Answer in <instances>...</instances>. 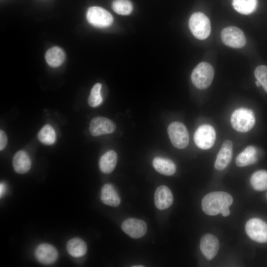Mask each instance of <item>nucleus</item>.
<instances>
[{"mask_svg":"<svg viewBox=\"0 0 267 267\" xmlns=\"http://www.w3.org/2000/svg\"><path fill=\"white\" fill-rule=\"evenodd\" d=\"M233 203L230 194L223 191H215L206 195L202 200V208L204 212L209 216H216Z\"/></svg>","mask_w":267,"mask_h":267,"instance_id":"obj_1","label":"nucleus"},{"mask_svg":"<svg viewBox=\"0 0 267 267\" xmlns=\"http://www.w3.org/2000/svg\"><path fill=\"white\" fill-rule=\"evenodd\" d=\"M253 111L247 108L236 109L232 114L230 122L233 128L237 132L245 133L251 130L255 124Z\"/></svg>","mask_w":267,"mask_h":267,"instance_id":"obj_2","label":"nucleus"},{"mask_svg":"<svg viewBox=\"0 0 267 267\" xmlns=\"http://www.w3.org/2000/svg\"><path fill=\"white\" fill-rule=\"evenodd\" d=\"M214 70L212 66L206 62L198 64L191 74V81L194 86L200 89L208 88L212 83Z\"/></svg>","mask_w":267,"mask_h":267,"instance_id":"obj_3","label":"nucleus"},{"mask_svg":"<svg viewBox=\"0 0 267 267\" xmlns=\"http://www.w3.org/2000/svg\"><path fill=\"white\" fill-rule=\"evenodd\" d=\"M189 27L193 35L199 40L207 38L211 33L210 20L200 12H195L191 15L189 20Z\"/></svg>","mask_w":267,"mask_h":267,"instance_id":"obj_4","label":"nucleus"},{"mask_svg":"<svg viewBox=\"0 0 267 267\" xmlns=\"http://www.w3.org/2000/svg\"><path fill=\"white\" fill-rule=\"evenodd\" d=\"M168 134L172 144L178 149L186 148L189 143V134L185 126L181 123L174 122L168 127Z\"/></svg>","mask_w":267,"mask_h":267,"instance_id":"obj_5","label":"nucleus"},{"mask_svg":"<svg viewBox=\"0 0 267 267\" xmlns=\"http://www.w3.org/2000/svg\"><path fill=\"white\" fill-rule=\"evenodd\" d=\"M245 231L253 240L260 243H267V223L259 218L248 220L245 225Z\"/></svg>","mask_w":267,"mask_h":267,"instance_id":"obj_6","label":"nucleus"},{"mask_svg":"<svg viewBox=\"0 0 267 267\" xmlns=\"http://www.w3.org/2000/svg\"><path fill=\"white\" fill-rule=\"evenodd\" d=\"M86 17L90 24L97 28L109 27L113 21V16L110 13L99 6L89 7L87 11Z\"/></svg>","mask_w":267,"mask_h":267,"instance_id":"obj_7","label":"nucleus"},{"mask_svg":"<svg viewBox=\"0 0 267 267\" xmlns=\"http://www.w3.org/2000/svg\"><path fill=\"white\" fill-rule=\"evenodd\" d=\"M216 140V132L214 128L208 124H204L196 130L194 140L199 148L207 150L211 148Z\"/></svg>","mask_w":267,"mask_h":267,"instance_id":"obj_8","label":"nucleus"},{"mask_svg":"<svg viewBox=\"0 0 267 267\" xmlns=\"http://www.w3.org/2000/svg\"><path fill=\"white\" fill-rule=\"evenodd\" d=\"M221 39L225 45L237 48L243 47L246 42L242 31L235 26L224 28L221 32Z\"/></svg>","mask_w":267,"mask_h":267,"instance_id":"obj_9","label":"nucleus"},{"mask_svg":"<svg viewBox=\"0 0 267 267\" xmlns=\"http://www.w3.org/2000/svg\"><path fill=\"white\" fill-rule=\"evenodd\" d=\"M115 129V123L110 119L103 117H94L89 123V131L94 136L111 134Z\"/></svg>","mask_w":267,"mask_h":267,"instance_id":"obj_10","label":"nucleus"},{"mask_svg":"<svg viewBox=\"0 0 267 267\" xmlns=\"http://www.w3.org/2000/svg\"><path fill=\"white\" fill-rule=\"evenodd\" d=\"M121 227L124 232L133 238L143 236L147 231L146 223L142 220L129 218L123 222Z\"/></svg>","mask_w":267,"mask_h":267,"instance_id":"obj_11","label":"nucleus"},{"mask_svg":"<svg viewBox=\"0 0 267 267\" xmlns=\"http://www.w3.org/2000/svg\"><path fill=\"white\" fill-rule=\"evenodd\" d=\"M220 247L218 239L211 234H206L200 240V249L208 260H212L217 254Z\"/></svg>","mask_w":267,"mask_h":267,"instance_id":"obj_12","label":"nucleus"},{"mask_svg":"<svg viewBox=\"0 0 267 267\" xmlns=\"http://www.w3.org/2000/svg\"><path fill=\"white\" fill-rule=\"evenodd\" d=\"M35 256L37 260L44 265H50L57 259L58 254L56 248L47 243H43L37 247Z\"/></svg>","mask_w":267,"mask_h":267,"instance_id":"obj_13","label":"nucleus"},{"mask_svg":"<svg viewBox=\"0 0 267 267\" xmlns=\"http://www.w3.org/2000/svg\"><path fill=\"white\" fill-rule=\"evenodd\" d=\"M232 149L233 144L231 140H226L223 142L215 162L216 169L222 170L228 166L232 159Z\"/></svg>","mask_w":267,"mask_h":267,"instance_id":"obj_14","label":"nucleus"},{"mask_svg":"<svg viewBox=\"0 0 267 267\" xmlns=\"http://www.w3.org/2000/svg\"><path fill=\"white\" fill-rule=\"evenodd\" d=\"M173 196L170 189L165 185L159 186L154 194V203L157 208L165 210L173 203Z\"/></svg>","mask_w":267,"mask_h":267,"instance_id":"obj_15","label":"nucleus"},{"mask_svg":"<svg viewBox=\"0 0 267 267\" xmlns=\"http://www.w3.org/2000/svg\"><path fill=\"white\" fill-rule=\"evenodd\" d=\"M12 165L14 170L23 174L28 172L31 167V161L28 154L24 151L19 150L14 155Z\"/></svg>","mask_w":267,"mask_h":267,"instance_id":"obj_16","label":"nucleus"},{"mask_svg":"<svg viewBox=\"0 0 267 267\" xmlns=\"http://www.w3.org/2000/svg\"><path fill=\"white\" fill-rule=\"evenodd\" d=\"M100 199L103 203L112 207L118 206L121 202L120 197L114 187L108 183L103 186Z\"/></svg>","mask_w":267,"mask_h":267,"instance_id":"obj_17","label":"nucleus"},{"mask_svg":"<svg viewBox=\"0 0 267 267\" xmlns=\"http://www.w3.org/2000/svg\"><path fill=\"white\" fill-rule=\"evenodd\" d=\"M257 150L253 146H247L236 158L237 166L243 167L256 163L257 162Z\"/></svg>","mask_w":267,"mask_h":267,"instance_id":"obj_18","label":"nucleus"},{"mask_svg":"<svg viewBox=\"0 0 267 267\" xmlns=\"http://www.w3.org/2000/svg\"><path fill=\"white\" fill-rule=\"evenodd\" d=\"M117 162L116 153L114 150H109L101 156L99 161V169L103 173H110L114 170Z\"/></svg>","mask_w":267,"mask_h":267,"instance_id":"obj_19","label":"nucleus"},{"mask_svg":"<svg viewBox=\"0 0 267 267\" xmlns=\"http://www.w3.org/2000/svg\"><path fill=\"white\" fill-rule=\"evenodd\" d=\"M152 164L156 171L164 175L172 176L176 170L175 164L168 159L156 157L153 160Z\"/></svg>","mask_w":267,"mask_h":267,"instance_id":"obj_20","label":"nucleus"},{"mask_svg":"<svg viewBox=\"0 0 267 267\" xmlns=\"http://www.w3.org/2000/svg\"><path fill=\"white\" fill-rule=\"evenodd\" d=\"M66 249L71 256L78 258L86 254L87 251V246L83 240L76 237L72 238L68 241Z\"/></svg>","mask_w":267,"mask_h":267,"instance_id":"obj_21","label":"nucleus"},{"mask_svg":"<svg viewBox=\"0 0 267 267\" xmlns=\"http://www.w3.org/2000/svg\"><path fill=\"white\" fill-rule=\"evenodd\" d=\"M45 58L47 63L51 67H57L61 65L65 58L63 50L58 46H53L46 51Z\"/></svg>","mask_w":267,"mask_h":267,"instance_id":"obj_22","label":"nucleus"},{"mask_svg":"<svg viewBox=\"0 0 267 267\" xmlns=\"http://www.w3.org/2000/svg\"><path fill=\"white\" fill-rule=\"evenodd\" d=\"M250 183L253 188L258 191L267 189V171L259 170L254 173L250 178Z\"/></svg>","mask_w":267,"mask_h":267,"instance_id":"obj_23","label":"nucleus"},{"mask_svg":"<svg viewBox=\"0 0 267 267\" xmlns=\"http://www.w3.org/2000/svg\"><path fill=\"white\" fill-rule=\"evenodd\" d=\"M258 0H232V6L236 11L242 14H250L257 8Z\"/></svg>","mask_w":267,"mask_h":267,"instance_id":"obj_24","label":"nucleus"},{"mask_svg":"<svg viewBox=\"0 0 267 267\" xmlns=\"http://www.w3.org/2000/svg\"><path fill=\"white\" fill-rule=\"evenodd\" d=\"M38 138L42 143L44 144H52L56 139L54 129L49 124L44 125L38 133Z\"/></svg>","mask_w":267,"mask_h":267,"instance_id":"obj_25","label":"nucleus"},{"mask_svg":"<svg viewBox=\"0 0 267 267\" xmlns=\"http://www.w3.org/2000/svg\"><path fill=\"white\" fill-rule=\"evenodd\" d=\"M112 7L116 13L122 15H129L133 10V5L129 0H115Z\"/></svg>","mask_w":267,"mask_h":267,"instance_id":"obj_26","label":"nucleus"},{"mask_svg":"<svg viewBox=\"0 0 267 267\" xmlns=\"http://www.w3.org/2000/svg\"><path fill=\"white\" fill-rule=\"evenodd\" d=\"M101 87V84L96 83L91 89L88 100V104L90 107H96L101 103L102 101L100 94Z\"/></svg>","mask_w":267,"mask_h":267,"instance_id":"obj_27","label":"nucleus"},{"mask_svg":"<svg viewBox=\"0 0 267 267\" xmlns=\"http://www.w3.org/2000/svg\"><path fill=\"white\" fill-rule=\"evenodd\" d=\"M254 75L267 92V66L264 65L258 66L255 70Z\"/></svg>","mask_w":267,"mask_h":267,"instance_id":"obj_28","label":"nucleus"},{"mask_svg":"<svg viewBox=\"0 0 267 267\" xmlns=\"http://www.w3.org/2000/svg\"><path fill=\"white\" fill-rule=\"evenodd\" d=\"M7 143V138L5 133L2 131H0V150H2L6 146Z\"/></svg>","mask_w":267,"mask_h":267,"instance_id":"obj_29","label":"nucleus"},{"mask_svg":"<svg viewBox=\"0 0 267 267\" xmlns=\"http://www.w3.org/2000/svg\"><path fill=\"white\" fill-rule=\"evenodd\" d=\"M223 217H227L230 214V211L229 208L224 209L221 213Z\"/></svg>","mask_w":267,"mask_h":267,"instance_id":"obj_30","label":"nucleus"},{"mask_svg":"<svg viewBox=\"0 0 267 267\" xmlns=\"http://www.w3.org/2000/svg\"><path fill=\"white\" fill-rule=\"evenodd\" d=\"M5 189V187L4 184L3 183H0V197H1V195L4 193Z\"/></svg>","mask_w":267,"mask_h":267,"instance_id":"obj_31","label":"nucleus"},{"mask_svg":"<svg viewBox=\"0 0 267 267\" xmlns=\"http://www.w3.org/2000/svg\"><path fill=\"white\" fill-rule=\"evenodd\" d=\"M255 83L256 84V86L257 87H260L261 86V83L257 80L256 81Z\"/></svg>","mask_w":267,"mask_h":267,"instance_id":"obj_32","label":"nucleus"},{"mask_svg":"<svg viewBox=\"0 0 267 267\" xmlns=\"http://www.w3.org/2000/svg\"><path fill=\"white\" fill-rule=\"evenodd\" d=\"M133 267H144L143 266H141V265H140V266H133Z\"/></svg>","mask_w":267,"mask_h":267,"instance_id":"obj_33","label":"nucleus"},{"mask_svg":"<svg viewBox=\"0 0 267 267\" xmlns=\"http://www.w3.org/2000/svg\"></svg>","mask_w":267,"mask_h":267,"instance_id":"obj_34","label":"nucleus"}]
</instances>
